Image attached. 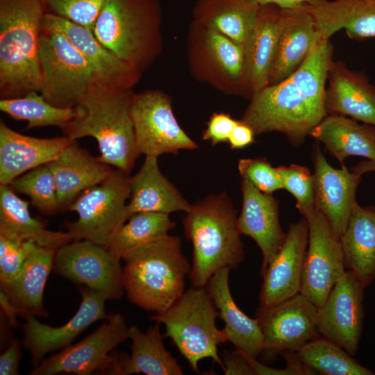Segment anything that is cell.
<instances>
[{
  "label": "cell",
  "mask_w": 375,
  "mask_h": 375,
  "mask_svg": "<svg viewBox=\"0 0 375 375\" xmlns=\"http://www.w3.org/2000/svg\"><path fill=\"white\" fill-rule=\"evenodd\" d=\"M333 55L330 40L319 39L290 76L252 96L240 121L255 135L278 132L293 146H301L326 116V83Z\"/></svg>",
  "instance_id": "1"
},
{
  "label": "cell",
  "mask_w": 375,
  "mask_h": 375,
  "mask_svg": "<svg viewBox=\"0 0 375 375\" xmlns=\"http://www.w3.org/2000/svg\"><path fill=\"white\" fill-rule=\"evenodd\" d=\"M133 95L128 88L96 83L76 105L79 115L62 128L64 135L94 138L101 153L97 158L129 174L140 154L130 111Z\"/></svg>",
  "instance_id": "2"
},
{
  "label": "cell",
  "mask_w": 375,
  "mask_h": 375,
  "mask_svg": "<svg viewBox=\"0 0 375 375\" xmlns=\"http://www.w3.org/2000/svg\"><path fill=\"white\" fill-rule=\"evenodd\" d=\"M185 214L184 234L192 244L189 278L192 287H205L220 269H235L244 261L237 211L228 193L222 192L197 200Z\"/></svg>",
  "instance_id": "3"
},
{
  "label": "cell",
  "mask_w": 375,
  "mask_h": 375,
  "mask_svg": "<svg viewBox=\"0 0 375 375\" xmlns=\"http://www.w3.org/2000/svg\"><path fill=\"white\" fill-rule=\"evenodd\" d=\"M122 259V284L128 300L156 314L169 309L184 293L191 265L178 237L169 234L141 246Z\"/></svg>",
  "instance_id": "4"
},
{
  "label": "cell",
  "mask_w": 375,
  "mask_h": 375,
  "mask_svg": "<svg viewBox=\"0 0 375 375\" xmlns=\"http://www.w3.org/2000/svg\"><path fill=\"white\" fill-rule=\"evenodd\" d=\"M42 0H0V94L40 92Z\"/></svg>",
  "instance_id": "5"
},
{
  "label": "cell",
  "mask_w": 375,
  "mask_h": 375,
  "mask_svg": "<svg viewBox=\"0 0 375 375\" xmlns=\"http://www.w3.org/2000/svg\"><path fill=\"white\" fill-rule=\"evenodd\" d=\"M219 312L206 287H192L166 311L151 319L164 324L169 338L195 372L199 362L210 358L224 369L217 346L227 341L223 329L216 326Z\"/></svg>",
  "instance_id": "6"
},
{
  "label": "cell",
  "mask_w": 375,
  "mask_h": 375,
  "mask_svg": "<svg viewBox=\"0 0 375 375\" xmlns=\"http://www.w3.org/2000/svg\"><path fill=\"white\" fill-rule=\"evenodd\" d=\"M40 93L59 108L76 106L101 82L87 59L60 31L43 25L40 35Z\"/></svg>",
  "instance_id": "7"
},
{
  "label": "cell",
  "mask_w": 375,
  "mask_h": 375,
  "mask_svg": "<svg viewBox=\"0 0 375 375\" xmlns=\"http://www.w3.org/2000/svg\"><path fill=\"white\" fill-rule=\"evenodd\" d=\"M153 30L154 15L148 0H106L93 33L136 72L150 53Z\"/></svg>",
  "instance_id": "8"
},
{
  "label": "cell",
  "mask_w": 375,
  "mask_h": 375,
  "mask_svg": "<svg viewBox=\"0 0 375 375\" xmlns=\"http://www.w3.org/2000/svg\"><path fill=\"white\" fill-rule=\"evenodd\" d=\"M129 174L112 169L101 183L81 194L68 210L78 213L75 222H66L74 240H87L106 247L111 237L126 221V201L130 197Z\"/></svg>",
  "instance_id": "9"
},
{
  "label": "cell",
  "mask_w": 375,
  "mask_h": 375,
  "mask_svg": "<svg viewBox=\"0 0 375 375\" xmlns=\"http://www.w3.org/2000/svg\"><path fill=\"white\" fill-rule=\"evenodd\" d=\"M129 338V327L119 313L111 312L94 332L74 345L42 361L31 375H53L61 372L88 375L93 372L112 374L117 352H111Z\"/></svg>",
  "instance_id": "10"
},
{
  "label": "cell",
  "mask_w": 375,
  "mask_h": 375,
  "mask_svg": "<svg viewBox=\"0 0 375 375\" xmlns=\"http://www.w3.org/2000/svg\"><path fill=\"white\" fill-rule=\"evenodd\" d=\"M130 111L140 154L158 157L198 148L179 126L169 99L162 92L146 91L133 94Z\"/></svg>",
  "instance_id": "11"
},
{
  "label": "cell",
  "mask_w": 375,
  "mask_h": 375,
  "mask_svg": "<svg viewBox=\"0 0 375 375\" xmlns=\"http://www.w3.org/2000/svg\"><path fill=\"white\" fill-rule=\"evenodd\" d=\"M119 260L103 245L87 240H74L56 250L53 269L109 300L119 299L124 290Z\"/></svg>",
  "instance_id": "12"
},
{
  "label": "cell",
  "mask_w": 375,
  "mask_h": 375,
  "mask_svg": "<svg viewBox=\"0 0 375 375\" xmlns=\"http://www.w3.org/2000/svg\"><path fill=\"white\" fill-rule=\"evenodd\" d=\"M302 216L308 223V242L300 293L319 308L345 271L342 245L327 219L315 206Z\"/></svg>",
  "instance_id": "13"
},
{
  "label": "cell",
  "mask_w": 375,
  "mask_h": 375,
  "mask_svg": "<svg viewBox=\"0 0 375 375\" xmlns=\"http://www.w3.org/2000/svg\"><path fill=\"white\" fill-rule=\"evenodd\" d=\"M256 317L263 334L262 353L269 358L283 351L297 352L322 337L318 308L300 292L271 308L257 310Z\"/></svg>",
  "instance_id": "14"
},
{
  "label": "cell",
  "mask_w": 375,
  "mask_h": 375,
  "mask_svg": "<svg viewBox=\"0 0 375 375\" xmlns=\"http://www.w3.org/2000/svg\"><path fill=\"white\" fill-rule=\"evenodd\" d=\"M365 288L349 271L340 275L318 308V328L326 338L354 356L361 338Z\"/></svg>",
  "instance_id": "15"
},
{
  "label": "cell",
  "mask_w": 375,
  "mask_h": 375,
  "mask_svg": "<svg viewBox=\"0 0 375 375\" xmlns=\"http://www.w3.org/2000/svg\"><path fill=\"white\" fill-rule=\"evenodd\" d=\"M308 242L306 217L288 226L285 239L262 275L257 310L271 308L300 292Z\"/></svg>",
  "instance_id": "16"
},
{
  "label": "cell",
  "mask_w": 375,
  "mask_h": 375,
  "mask_svg": "<svg viewBox=\"0 0 375 375\" xmlns=\"http://www.w3.org/2000/svg\"><path fill=\"white\" fill-rule=\"evenodd\" d=\"M82 301L76 313L63 326L53 327L40 323L32 313H26L23 346L30 352L31 362L36 367L44 356L72 344L73 340L97 320L106 317L103 294L79 285Z\"/></svg>",
  "instance_id": "17"
},
{
  "label": "cell",
  "mask_w": 375,
  "mask_h": 375,
  "mask_svg": "<svg viewBox=\"0 0 375 375\" xmlns=\"http://www.w3.org/2000/svg\"><path fill=\"white\" fill-rule=\"evenodd\" d=\"M315 180V206L327 219L340 238L346 228L356 204V190L361 176L349 172L344 165L340 169L331 167L318 142L312 152Z\"/></svg>",
  "instance_id": "18"
},
{
  "label": "cell",
  "mask_w": 375,
  "mask_h": 375,
  "mask_svg": "<svg viewBox=\"0 0 375 375\" xmlns=\"http://www.w3.org/2000/svg\"><path fill=\"white\" fill-rule=\"evenodd\" d=\"M241 191L242 204L238 226L242 235L251 238L260 248L262 276L286 237L279 222V203L272 194L260 191L245 179L242 181Z\"/></svg>",
  "instance_id": "19"
},
{
  "label": "cell",
  "mask_w": 375,
  "mask_h": 375,
  "mask_svg": "<svg viewBox=\"0 0 375 375\" xmlns=\"http://www.w3.org/2000/svg\"><path fill=\"white\" fill-rule=\"evenodd\" d=\"M325 93L326 115L349 117L375 127V86L364 72L340 60L331 62Z\"/></svg>",
  "instance_id": "20"
},
{
  "label": "cell",
  "mask_w": 375,
  "mask_h": 375,
  "mask_svg": "<svg viewBox=\"0 0 375 375\" xmlns=\"http://www.w3.org/2000/svg\"><path fill=\"white\" fill-rule=\"evenodd\" d=\"M74 140L64 135L37 138L17 133L0 122V185L57 158Z\"/></svg>",
  "instance_id": "21"
},
{
  "label": "cell",
  "mask_w": 375,
  "mask_h": 375,
  "mask_svg": "<svg viewBox=\"0 0 375 375\" xmlns=\"http://www.w3.org/2000/svg\"><path fill=\"white\" fill-rule=\"evenodd\" d=\"M319 39V33L306 3L292 8H281L278 47L268 85L276 84L290 76Z\"/></svg>",
  "instance_id": "22"
},
{
  "label": "cell",
  "mask_w": 375,
  "mask_h": 375,
  "mask_svg": "<svg viewBox=\"0 0 375 375\" xmlns=\"http://www.w3.org/2000/svg\"><path fill=\"white\" fill-rule=\"evenodd\" d=\"M42 24L62 33L87 59L101 82L129 89L136 81V72L85 27L53 13L44 14Z\"/></svg>",
  "instance_id": "23"
},
{
  "label": "cell",
  "mask_w": 375,
  "mask_h": 375,
  "mask_svg": "<svg viewBox=\"0 0 375 375\" xmlns=\"http://www.w3.org/2000/svg\"><path fill=\"white\" fill-rule=\"evenodd\" d=\"M26 258L17 276L1 285L2 291L18 313L47 317L43 306L44 286L52 268L57 249L24 242Z\"/></svg>",
  "instance_id": "24"
},
{
  "label": "cell",
  "mask_w": 375,
  "mask_h": 375,
  "mask_svg": "<svg viewBox=\"0 0 375 375\" xmlns=\"http://www.w3.org/2000/svg\"><path fill=\"white\" fill-rule=\"evenodd\" d=\"M48 165L55 178L60 211L68 210L82 192L101 183L112 171L76 140Z\"/></svg>",
  "instance_id": "25"
},
{
  "label": "cell",
  "mask_w": 375,
  "mask_h": 375,
  "mask_svg": "<svg viewBox=\"0 0 375 375\" xmlns=\"http://www.w3.org/2000/svg\"><path fill=\"white\" fill-rule=\"evenodd\" d=\"M306 4L322 39L329 40L341 29L358 41L375 38V0H311Z\"/></svg>",
  "instance_id": "26"
},
{
  "label": "cell",
  "mask_w": 375,
  "mask_h": 375,
  "mask_svg": "<svg viewBox=\"0 0 375 375\" xmlns=\"http://www.w3.org/2000/svg\"><path fill=\"white\" fill-rule=\"evenodd\" d=\"M130 201L126 206L127 220L139 212H188L190 203L179 190L162 174L158 157L147 156L130 181Z\"/></svg>",
  "instance_id": "27"
},
{
  "label": "cell",
  "mask_w": 375,
  "mask_h": 375,
  "mask_svg": "<svg viewBox=\"0 0 375 375\" xmlns=\"http://www.w3.org/2000/svg\"><path fill=\"white\" fill-rule=\"evenodd\" d=\"M229 267H224L215 272L206 285L225 326L223 328L227 341L235 349L256 358L263 350V334L258 319L245 315L235 303L231 295L228 275Z\"/></svg>",
  "instance_id": "28"
},
{
  "label": "cell",
  "mask_w": 375,
  "mask_h": 375,
  "mask_svg": "<svg viewBox=\"0 0 375 375\" xmlns=\"http://www.w3.org/2000/svg\"><path fill=\"white\" fill-rule=\"evenodd\" d=\"M281 8L260 6L245 55L244 82L252 96L268 85L278 47Z\"/></svg>",
  "instance_id": "29"
},
{
  "label": "cell",
  "mask_w": 375,
  "mask_h": 375,
  "mask_svg": "<svg viewBox=\"0 0 375 375\" xmlns=\"http://www.w3.org/2000/svg\"><path fill=\"white\" fill-rule=\"evenodd\" d=\"M340 240L345 269L367 288L375 280V206L356 202Z\"/></svg>",
  "instance_id": "30"
},
{
  "label": "cell",
  "mask_w": 375,
  "mask_h": 375,
  "mask_svg": "<svg viewBox=\"0 0 375 375\" xmlns=\"http://www.w3.org/2000/svg\"><path fill=\"white\" fill-rule=\"evenodd\" d=\"M0 235L53 249L73 240L67 232L47 230L42 221L31 215L28 203L8 185H0Z\"/></svg>",
  "instance_id": "31"
},
{
  "label": "cell",
  "mask_w": 375,
  "mask_h": 375,
  "mask_svg": "<svg viewBox=\"0 0 375 375\" xmlns=\"http://www.w3.org/2000/svg\"><path fill=\"white\" fill-rule=\"evenodd\" d=\"M341 164L351 156L375 159V127L341 115H326L310 132Z\"/></svg>",
  "instance_id": "32"
},
{
  "label": "cell",
  "mask_w": 375,
  "mask_h": 375,
  "mask_svg": "<svg viewBox=\"0 0 375 375\" xmlns=\"http://www.w3.org/2000/svg\"><path fill=\"white\" fill-rule=\"evenodd\" d=\"M161 324L156 322L146 333L135 326L129 327L131 354L127 356L123 375L143 373L147 375H183L181 367L163 344Z\"/></svg>",
  "instance_id": "33"
},
{
  "label": "cell",
  "mask_w": 375,
  "mask_h": 375,
  "mask_svg": "<svg viewBox=\"0 0 375 375\" xmlns=\"http://www.w3.org/2000/svg\"><path fill=\"white\" fill-rule=\"evenodd\" d=\"M260 6L253 0H206L202 6V14L208 28L230 38L244 53Z\"/></svg>",
  "instance_id": "34"
},
{
  "label": "cell",
  "mask_w": 375,
  "mask_h": 375,
  "mask_svg": "<svg viewBox=\"0 0 375 375\" xmlns=\"http://www.w3.org/2000/svg\"><path fill=\"white\" fill-rule=\"evenodd\" d=\"M111 237L107 249L123 258L131 251L160 238L175 227L169 214L139 212L133 214Z\"/></svg>",
  "instance_id": "35"
},
{
  "label": "cell",
  "mask_w": 375,
  "mask_h": 375,
  "mask_svg": "<svg viewBox=\"0 0 375 375\" xmlns=\"http://www.w3.org/2000/svg\"><path fill=\"white\" fill-rule=\"evenodd\" d=\"M0 110L15 119L27 121L26 128L56 126L62 129L79 115L76 106L72 108L54 106L37 91L29 92L20 97L1 99Z\"/></svg>",
  "instance_id": "36"
},
{
  "label": "cell",
  "mask_w": 375,
  "mask_h": 375,
  "mask_svg": "<svg viewBox=\"0 0 375 375\" xmlns=\"http://www.w3.org/2000/svg\"><path fill=\"white\" fill-rule=\"evenodd\" d=\"M297 353L300 360L317 374H374L344 349L323 337L307 342Z\"/></svg>",
  "instance_id": "37"
},
{
  "label": "cell",
  "mask_w": 375,
  "mask_h": 375,
  "mask_svg": "<svg viewBox=\"0 0 375 375\" xmlns=\"http://www.w3.org/2000/svg\"><path fill=\"white\" fill-rule=\"evenodd\" d=\"M8 185L15 192L28 195L42 213L52 215L60 211L55 178L48 163L22 174Z\"/></svg>",
  "instance_id": "38"
},
{
  "label": "cell",
  "mask_w": 375,
  "mask_h": 375,
  "mask_svg": "<svg viewBox=\"0 0 375 375\" xmlns=\"http://www.w3.org/2000/svg\"><path fill=\"white\" fill-rule=\"evenodd\" d=\"M206 44L215 62L228 77L244 81L245 55L236 43L221 33L208 28Z\"/></svg>",
  "instance_id": "39"
},
{
  "label": "cell",
  "mask_w": 375,
  "mask_h": 375,
  "mask_svg": "<svg viewBox=\"0 0 375 375\" xmlns=\"http://www.w3.org/2000/svg\"><path fill=\"white\" fill-rule=\"evenodd\" d=\"M276 170L281 178L283 189L297 201L296 208L304 215L315 208V180L310 170L301 165L291 164L279 166Z\"/></svg>",
  "instance_id": "40"
},
{
  "label": "cell",
  "mask_w": 375,
  "mask_h": 375,
  "mask_svg": "<svg viewBox=\"0 0 375 375\" xmlns=\"http://www.w3.org/2000/svg\"><path fill=\"white\" fill-rule=\"evenodd\" d=\"M53 14L93 32L96 20L106 0H42Z\"/></svg>",
  "instance_id": "41"
},
{
  "label": "cell",
  "mask_w": 375,
  "mask_h": 375,
  "mask_svg": "<svg viewBox=\"0 0 375 375\" xmlns=\"http://www.w3.org/2000/svg\"><path fill=\"white\" fill-rule=\"evenodd\" d=\"M238 169L242 179L248 181L264 193L273 194L283 189L276 167H272L265 158L240 159Z\"/></svg>",
  "instance_id": "42"
},
{
  "label": "cell",
  "mask_w": 375,
  "mask_h": 375,
  "mask_svg": "<svg viewBox=\"0 0 375 375\" xmlns=\"http://www.w3.org/2000/svg\"><path fill=\"white\" fill-rule=\"evenodd\" d=\"M26 258L24 242L0 235V283L6 284L20 271Z\"/></svg>",
  "instance_id": "43"
},
{
  "label": "cell",
  "mask_w": 375,
  "mask_h": 375,
  "mask_svg": "<svg viewBox=\"0 0 375 375\" xmlns=\"http://www.w3.org/2000/svg\"><path fill=\"white\" fill-rule=\"evenodd\" d=\"M249 363L256 375H314L315 371L305 365L296 351H283L280 354L285 360L283 369H275L263 365L249 354L237 349Z\"/></svg>",
  "instance_id": "44"
},
{
  "label": "cell",
  "mask_w": 375,
  "mask_h": 375,
  "mask_svg": "<svg viewBox=\"0 0 375 375\" xmlns=\"http://www.w3.org/2000/svg\"><path fill=\"white\" fill-rule=\"evenodd\" d=\"M237 122L228 114L215 113L210 118L202 138L210 140L212 145L228 142Z\"/></svg>",
  "instance_id": "45"
},
{
  "label": "cell",
  "mask_w": 375,
  "mask_h": 375,
  "mask_svg": "<svg viewBox=\"0 0 375 375\" xmlns=\"http://www.w3.org/2000/svg\"><path fill=\"white\" fill-rule=\"evenodd\" d=\"M221 359L223 372L226 375H256L249 363L237 349L224 351Z\"/></svg>",
  "instance_id": "46"
},
{
  "label": "cell",
  "mask_w": 375,
  "mask_h": 375,
  "mask_svg": "<svg viewBox=\"0 0 375 375\" xmlns=\"http://www.w3.org/2000/svg\"><path fill=\"white\" fill-rule=\"evenodd\" d=\"M21 355V344L17 340H13L8 348L0 356V374H19L18 365Z\"/></svg>",
  "instance_id": "47"
},
{
  "label": "cell",
  "mask_w": 375,
  "mask_h": 375,
  "mask_svg": "<svg viewBox=\"0 0 375 375\" xmlns=\"http://www.w3.org/2000/svg\"><path fill=\"white\" fill-rule=\"evenodd\" d=\"M253 130L241 121H238L228 140L231 149H241L254 142Z\"/></svg>",
  "instance_id": "48"
},
{
  "label": "cell",
  "mask_w": 375,
  "mask_h": 375,
  "mask_svg": "<svg viewBox=\"0 0 375 375\" xmlns=\"http://www.w3.org/2000/svg\"><path fill=\"white\" fill-rule=\"evenodd\" d=\"M260 6L275 5L281 9L292 8L311 0H253Z\"/></svg>",
  "instance_id": "49"
},
{
  "label": "cell",
  "mask_w": 375,
  "mask_h": 375,
  "mask_svg": "<svg viewBox=\"0 0 375 375\" xmlns=\"http://www.w3.org/2000/svg\"><path fill=\"white\" fill-rule=\"evenodd\" d=\"M1 305L3 308V310L7 315L10 323L13 326H16L17 321L15 320V314L18 313L17 309L9 302L8 298L5 294L1 291Z\"/></svg>",
  "instance_id": "50"
},
{
  "label": "cell",
  "mask_w": 375,
  "mask_h": 375,
  "mask_svg": "<svg viewBox=\"0 0 375 375\" xmlns=\"http://www.w3.org/2000/svg\"><path fill=\"white\" fill-rule=\"evenodd\" d=\"M351 171L355 174L361 176L365 173L375 172V159L360 161L353 166Z\"/></svg>",
  "instance_id": "51"
}]
</instances>
